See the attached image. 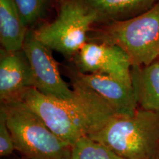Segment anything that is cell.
<instances>
[{
	"mask_svg": "<svg viewBox=\"0 0 159 159\" xmlns=\"http://www.w3.org/2000/svg\"><path fill=\"white\" fill-rule=\"evenodd\" d=\"M33 77L28 60L23 49L0 50V101L1 104L22 102Z\"/></svg>",
	"mask_w": 159,
	"mask_h": 159,
	"instance_id": "obj_8",
	"label": "cell"
},
{
	"mask_svg": "<svg viewBox=\"0 0 159 159\" xmlns=\"http://www.w3.org/2000/svg\"><path fill=\"white\" fill-rule=\"evenodd\" d=\"M96 25L89 41L119 47L132 66L148 65L159 58V1L137 16Z\"/></svg>",
	"mask_w": 159,
	"mask_h": 159,
	"instance_id": "obj_3",
	"label": "cell"
},
{
	"mask_svg": "<svg viewBox=\"0 0 159 159\" xmlns=\"http://www.w3.org/2000/svg\"><path fill=\"white\" fill-rule=\"evenodd\" d=\"M131 83L138 108L159 113V58L148 65L132 66Z\"/></svg>",
	"mask_w": 159,
	"mask_h": 159,
	"instance_id": "obj_11",
	"label": "cell"
},
{
	"mask_svg": "<svg viewBox=\"0 0 159 159\" xmlns=\"http://www.w3.org/2000/svg\"><path fill=\"white\" fill-rule=\"evenodd\" d=\"M74 96L61 100L46 96L32 88L22 102L46 123L57 136L72 146L79 139L90 136L116 112L104 99L69 76Z\"/></svg>",
	"mask_w": 159,
	"mask_h": 159,
	"instance_id": "obj_1",
	"label": "cell"
},
{
	"mask_svg": "<svg viewBox=\"0 0 159 159\" xmlns=\"http://www.w3.org/2000/svg\"><path fill=\"white\" fill-rule=\"evenodd\" d=\"M16 150L27 159H71L72 146L23 102L1 104Z\"/></svg>",
	"mask_w": 159,
	"mask_h": 159,
	"instance_id": "obj_4",
	"label": "cell"
},
{
	"mask_svg": "<svg viewBox=\"0 0 159 159\" xmlns=\"http://www.w3.org/2000/svg\"><path fill=\"white\" fill-rule=\"evenodd\" d=\"M22 49L30 66L33 89L61 100L72 98L74 91L63 79L52 52L36 39L33 30H29Z\"/></svg>",
	"mask_w": 159,
	"mask_h": 159,
	"instance_id": "obj_6",
	"label": "cell"
},
{
	"mask_svg": "<svg viewBox=\"0 0 159 159\" xmlns=\"http://www.w3.org/2000/svg\"><path fill=\"white\" fill-rule=\"evenodd\" d=\"M68 74L104 99L118 115L131 116L139 109L131 84L108 75L80 73L74 68Z\"/></svg>",
	"mask_w": 159,
	"mask_h": 159,
	"instance_id": "obj_9",
	"label": "cell"
},
{
	"mask_svg": "<svg viewBox=\"0 0 159 159\" xmlns=\"http://www.w3.org/2000/svg\"><path fill=\"white\" fill-rule=\"evenodd\" d=\"M97 24L96 17L78 0H61L57 17L33 30L39 41L52 51L72 60L89 41V35Z\"/></svg>",
	"mask_w": 159,
	"mask_h": 159,
	"instance_id": "obj_5",
	"label": "cell"
},
{
	"mask_svg": "<svg viewBox=\"0 0 159 159\" xmlns=\"http://www.w3.org/2000/svg\"><path fill=\"white\" fill-rule=\"evenodd\" d=\"M89 137L126 159H159V113L115 115Z\"/></svg>",
	"mask_w": 159,
	"mask_h": 159,
	"instance_id": "obj_2",
	"label": "cell"
},
{
	"mask_svg": "<svg viewBox=\"0 0 159 159\" xmlns=\"http://www.w3.org/2000/svg\"><path fill=\"white\" fill-rule=\"evenodd\" d=\"M71 61L78 72L108 75L132 85V63L126 53L116 46L88 41Z\"/></svg>",
	"mask_w": 159,
	"mask_h": 159,
	"instance_id": "obj_7",
	"label": "cell"
},
{
	"mask_svg": "<svg viewBox=\"0 0 159 159\" xmlns=\"http://www.w3.org/2000/svg\"><path fill=\"white\" fill-rule=\"evenodd\" d=\"M29 29L12 0H0V43L7 51L22 49Z\"/></svg>",
	"mask_w": 159,
	"mask_h": 159,
	"instance_id": "obj_12",
	"label": "cell"
},
{
	"mask_svg": "<svg viewBox=\"0 0 159 159\" xmlns=\"http://www.w3.org/2000/svg\"><path fill=\"white\" fill-rule=\"evenodd\" d=\"M71 159H126L89 137H83L72 145Z\"/></svg>",
	"mask_w": 159,
	"mask_h": 159,
	"instance_id": "obj_14",
	"label": "cell"
},
{
	"mask_svg": "<svg viewBox=\"0 0 159 159\" xmlns=\"http://www.w3.org/2000/svg\"><path fill=\"white\" fill-rule=\"evenodd\" d=\"M61 0H60V2H61Z\"/></svg>",
	"mask_w": 159,
	"mask_h": 159,
	"instance_id": "obj_16",
	"label": "cell"
},
{
	"mask_svg": "<svg viewBox=\"0 0 159 159\" xmlns=\"http://www.w3.org/2000/svg\"><path fill=\"white\" fill-rule=\"evenodd\" d=\"M94 15L96 25L124 21L142 14L159 0H78Z\"/></svg>",
	"mask_w": 159,
	"mask_h": 159,
	"instance_id": "obj_10",
	"label": "cell"
},
{
	"mask_svg": "<svg viewBox=\"0 0 159 159\" xmlns=\"http://www.w3.org/2000/svg\"><path fill=\"white\" fill-rule=\"evenodd\" d=\"M24 23L29 30H34L35 26L48 15L53 0H12Z\"/></svg>",
	"mask_w": 159,
	"mask_h": 159,
	"instance_id": "obj_13",
	"label": "cell"
},
{
	"mask_svg": "<svg viewBox=\"0 0 159 159\" xmlns=\"http://www.w3.org/2000/svg\"><path fill=\"white\" fill-rule=\"evenodd\" d=\"M16 150L11 133L3 111L0 110V156H9Z\"/></svg>",
	"mask_w": 159,
	"mask_h": 159,
	"instance_id": "obj_15",
	"label": "cell"
}]
</instances>
